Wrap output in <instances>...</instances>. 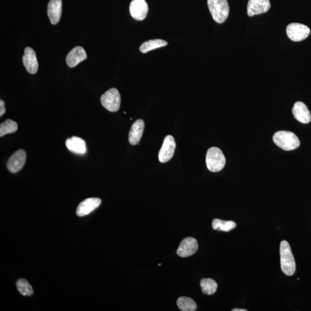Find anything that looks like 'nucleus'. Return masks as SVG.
Here are the masks:
<instances>
[{
  "mask_svg": "<svg viewBox=\"0 0 311 311\" xmlns=\"http://www.w3.org/2000/svg\"><path fill=\"white\" fill-rule=\"evenodd\" d=\"M281 268L282 272L288 276H292L296 272V262L291 250L290 244L286 240L280 244Z\"/></svg>",
  "mask_w": 311,
  "mask_h": 311,
  "instance_id": "1",
  "label": "nucleus"
},
{
  "mask_svg": "<svg viewBox=\"0 0 311 311\" xmlns=\"http://www.w3.org/2000/svg\"><path fill=\"white\" fill-rule=\"evenodd\" d=\"M273 140L282 149L290 151L300 146L299 139L293 133L288 131H278L273 135Z\"/></svg>",
  "mask_w": 311,
  "mask_h": 311,
  "instance_id": "2",
  "label": "nucleus"
},
{
  "mask_svg": "<svg viewBox=\"0 0 311 311\" xmlns=\"http://www.w3.org/2000/svg\"><path fill=\"white\" fill-rule=\"evenodd\" d=\"M226 160L222 150L217 147H210L206 156L207 168L210 171L218 172L222 170L225 165Z\"/></svg>",
  "mask_w": 311,
  "mask_h": 311,
  "instance_id": "3",
  "label": "nucleus"
},
{
  "mask_svg": "<svg viewBox=\"0 0 311 311\" xmlns=\"http://www.w3.org/2000/svg\"><path fill=\"white\" fill-rule=\"evenodd\" d=\"M207 5L217 23H222L227 19L229 13L227 0H207Z\"/></svg>",
  "mask_w": 311,
  "mask_h": 311,
  "instance_id": "4",
  "label": "nucleus"
},
{
  "mask_svg": "<svg viewBox=\"0 0 311 311\" xmlns=\"http://www.w3.org/2000/svg\"><path fill=\"white\" fill-rule=\"evenodd\" d=\"M121 97L118 90L111 89L100 97L102 106L109 111L116 112L119 110L121 106Z\"/></svg>",
  "mask_w": 311,
  "mask_h": 311,
  "instance_id": "5",
  "label": "nucleus"
},
{
  "mask_svg": "<svg viewBox=\"0 0 311 311\" xmlns=\"http://www.w3.org/2000/svg\"><path fill=\"white\" fill-rule=\"evenodd\" d=\"M287 34L289 38L294 42H300L306 39L310 36L311 30L306 25L293 23L287 27Z\"/></svg>",
  "mask_w": 311,
  "mask_h": 311,
  "instance_id": "6",
  "label": "nucleus"
},
{
  "mask_svg": "<svg viewBox=\"0 0 311 311\" xmlns=\"http://www.w3.org/2000/svg\"><path fill=\"white\" fill-rule=\"evenodd\" d=\"M175 147L176 143L174 138L171 135L166 136L159 153L160 162L165 163L169 161L174 156Z\"/></svg>",
  "mask_w": 311,
  "mask_h": 311,
  "instance_id": "7",
  "label": "nucleus"
},
{
  "mask_svg": "<svg viewBox=\"0 0 311 311\" xmlns=\"http://www.w3.org/2000/svg\"><path fill=\"white\" fill-rule=\"evenodd\" d=\"M199 249V245L196 238L188 237L184 238L177 250V254L182 257L193 256Z\"/></svg>",
  "mask_w": 311,
  "mask_h": 311,
  "instance_id": "8",
  "label": "nucleus"
},
{
  "mask_svg": "<svg viewBox=\"0 0 311 311\" xmlns=\"http://www.w3.org/2000/svg\"><path fill=\"white\" fill-rule=\"evenodd\" d=\"M148 12V6L146 0H133L130 5V13L135 20L145 19Z\"/></svg>",
  "mask_w": 311,
  "mask_h": 311,
  "instance_id": "9",
  "label": "nucleus"
},
{
  "mask_svg": "<svg viewBox=\"0 0 311 311\" xmlns=\"http://www.w3.org/2000/svg\"><path fill=\"white\" fill-rule=\"evenodd\" d=\"M26 161V153L23 149L16 151L8 160L7 168L12 173H17L23 167Z\"/></svg>",
  "mask_w": 311,
  "mask_h": 311,
  "instance_id": "10",
  "label": "nucleus"
},
{
  "mask_svg": "<svg viewBox=\"0 0 311 311\" xmlns=\"http://www.w3.org/2000/svg\"><path fill=\"white\" fill-rule=\"evenodd\" d=\"M23 63L25 68L30 74H36L38 70L39 64L36 53L32 48L27 47L25 49Z\"/></svg>",
  "mask_w": 311,
  "mask_h": 311,
  "instance_id": "11",
  "label": "nucleus"
},
{
  "mask_svg": "<svg viewBox=\"0 0 311 311\" xmlns=\"http://www.w3.org/2000/svg\"><path fill=\"white\" fill-rule=\"evenodd\" d=\"M271 4L269 0H249L247 5V14L249 17L266 13Z\"/></svg>",
  "mask_w": 311,
  "mask_h": 311,
  "instance_id": "12",
  "label": "nucleus"
},
{
  "mask_svg": "<svg viewBox=\"0 0 311 311\" xmlns=\"http://www.w3.org/2000/svg\"><path fill=\"white\" fill-rule=\"evenodd\" d=\"M102 203V201L98 198H90L82 201L78 206L76 210V215L79 217H83L89 215L92 212Z\"/></svg>",
  "mask_w": 311,
  "mask_h": 311,
  "instance_id": "13",
  "label": "nucleus"
},
{
  "mask_svg": "<svg viewBox=\"0 0 311 311\" xmlns=\"http://www.w3.org/2000/svg\"><path fill=\"white\" fill-rule=\"evenodd\" d=\"M292 113L295 119L302 124H309L311 121V114L307 106L301 102L294 104Z\"/></svg>",
  "mask_w": 311,
  "mask_h": 311,
  "instance_id": "14",
  "label": "nucleus"
},
{
  "mask_svg": "<svg viewBox=\"0 0 311 311\" xmlns=\"http://www.w3.org/2000/svg\"><path fill=\"white\" fill-rule=\"evenodd\" d=\"M145 123L143 119H138L131 126L129 134H128V142L132 146H136L139 143L142 138Z\"/></svg>",
  "mask_w": 311,
  "mask_h": 311,
  "instance_id": "15",
  "label": "nucleus"
},
{
  "mask_svg": "<svg viewBox=\"0 0 311 311\" xmlns=\"http://www.w3.org/2000/svg\"><path fill=\"white\" fill-rule=\"evenodd\" d=\"M87 53L85 50L80 46L75 47L69 53L67 56V63L69 67L74 68L86 59Z\"/></svg>",
  "mask_w": 311,
  "mask_h": 311,
  "instance_id": "16",
  "label": "nucleus"
},
{
  "mask_svg": "<svg viewBox=\"0 0 311 311\" xmlns=\"http://www.w3.org/2000/svg\"><path fill=\"white\" fill-rule=\"evenodd\" d=\"M62 0H50L48 7V15L53 25L59 23L62 15Z\"/></svg>",
  "mask_w": 311,
  "mask_h": 311,
  "instance_id": "17",
  "label": "nucleus"
},
{
  "mask_svg": "<svg viewBox=\"0 0 311 311\" xmlns=\"http://www.w3.org/2000/svg\"><path fill=\"white\" fill-rule=\"evenodd\" d=\"M65 144L67 148L72 152L78 155H84L86 153V143L83 138L73 136L68 138L66 141Z\"/></svg>",
  "mask_w": 311,
  "mask_h": 311,
  "instance_id": "18",
  "label": "nucleus"
},
{
  "mask_svg": "<svg viewBox=\"0 0 311 311\" xmlns=\"http://www.w3.org/2000/svg\"><path fill=\"white\" fill-rule=\"evenodd\" d=\"M168 45L167 42L162 39H156L149 40L141 45L140 50L141 53H146L153 50L162 48Z\"/></svg>",
  "mask_w": 311,
  "mask_h": 311,
  "instance_id": "19",
  "label": "nucleus"
},
{
  "mask_svg": "<svg viewBox=\"0 0 311 311\" xmlns=\"http://www.w3.org/2000/svg\"><path fill=\"white\" fill-rule=\"evenodd\" d=\"M212 227L215 230L229 232L237 227V224L233 221H223L220 219L213 220Z\"/></svg>",
  "mask_w": 311,
  "mask_h": 311,
  "instance_id": "20",
  "label": "nucleus"
},
{
  "mask_svg": "<svg viewBox=\"0 0 311 311\" xmlns=\"http://www.w3.org/2000/svg\"><path fill=\"white\" fill-rule=\"evenodd\" d=\"M177 306L181 311H194L197 309V305L192 298L188 297H180L177 300Z\"/></svg>",
  "mask_w": 311,
  "mask_h": 311,
  "instance_id": "21",
  "label": "nucleus"
},
{
  "mask_svg": "<svg viewBox=\"0 0 311 311\" xmlns=\"http://www.w3.org/2000/svg\"><path fill=\"white\" fill-rule=\"evenodd\" d=\"M200 284L202 293L207 295L215 294L218 287L216 282L212 278H203Z\"/></svg>",
  "mask_w": 311,
  "mask_h": 311,
  "instance_id": "22",
  "label": "nucleus"
},
{
  "mask_svg": "<svg viewBox=\"0 0 311 311\" xmlns=\"http://www.w3.org/2000/svg\"><path fill=\"white\" fill-rule=\"evenodd\" d=\"M18 125L17 122L7 119L0 125V137L5 136L6 134L14 133L18 130Z\"/></svg>",
  "mask_w": 311,
  "mask_h": 311,
  "instance_id": "23",
  "label": "nucleus"
},
{
  "mask_svg": "<svg viewBox=\"0 0 311 311\" xmlns=\"http://www.w3.org/2000/svg\"><path fill=\"white\" fill-rule=\"evenodd\" d=\"M18 290L24 296H30L33 294V289L29 282L25 279H19L17 282Z\"/></svg>",
  "mask_w": 311,
  "mask_h": 311,
  "instance_id": "24",
  "label": "nucleus"
},
{
  "mask_svg": "<svg viewBox=\"0 0 311 311\" xmlns=\"http://www.w3.org/2000/svg\"><path fill=\"white\" fill-rule=\"evenodd\" d=\"M5 112V102L2 100H0V117H2Z\"/></svg>",
  "mask_w": 311,
  "mask_h": 311,
  "instance_id": "25",
  "label": "nucleus"
},
{
  "mask_svg": "<svg viewBox=\"0 0 311 311\" xmlns=\"http://www.w3.org/2000/svg\"><path fill=\"white\" fill-rule=\"evenodd\" d=\"M232 311H247L246 310L244 309H234L232 310Z\"/></svg>",
  "mask_w": 311,
  "mask_h": 311,
  "instance_id": "26",
  "label": "nucleus"
},
{
  "mask_svg": "<svg viewBox=\"0 0 311 311\" xmlns=\"http://www.w3.org/2000/svg\"><path fill=\"white\" fill-rule=\"evenodd\" d=\"M161 265H162V264L160 263V264H159L158 266H161Z\"/></svg>",
  "mask_w": 311,
  "mask_h": 311,
  "instance_id": "27",
  "label": "nucleus"
}]
</instances>
